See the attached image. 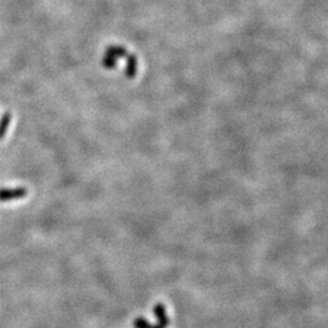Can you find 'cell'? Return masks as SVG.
I'll return each instance as SVG.
<instances>
[{
    "label": "cell",
    "instance_id": "6da1fadb",
    "mask_svg": "<svg viewBox=\"0 0 328 328\" xmlns=\"http://www.w3.org/2000/svg\"><path fill=\"white\" fill-rule=\"evenodd\" d=\"M28 195V190L25 187H15V189H0V202L20 200Z\"/></svg>",
    "mask_w": 328,
    "mask_h": 328
},
{
    "label": "cell",
    "instance_id": "7a4b0ae2",
    "mask_svg": "<svg viewBox=\"0 0 328 328\" xmlns=\"http://www.w3.org/2000/svg\"><path fill=\"white\" fill-rule=\"evenodd\" d=\"M153 311H154V315H156V317H157L158 326H159L160 328L168 327L169 326V318H168V316H167L166 306L160 303L157 304V305L153 307Z\"/></svg>",
    "mask_w": 328,
    "mask_h": 328
},
{
    "label": "cell",
    "instance_id": "3957f363",
    "mask_svg": "<svg viewBox=\"0 0 328 328\" xmlns=\"http://www.w3.org/2000/svg\"><path fill=\"white\" fill-rule=\"evenodd\" d=\"M137 72V60L134 54L127 55V68H125V75L128 78H134Z\"/></svg>",
    "mask_w": 328,
    "mask_h": 328
},
{
    "label": "cell",
    "instance_id": "277c9868",
    "mask_svg": "<svg viewBox=\"0 0 328 328\" xmlns=\"http://www.w3.org/2000/svg\"><path fill=\"white\" fill-rule=\"evenodd\" d=\"M105 54L111 55V56H113L116 58H119V57H127L128 51H127V49L124 48V46L110 45V46H107L106 52H105Z\"/></svg>",
    "mask_w": 328,
    "mask_h": 328
},
{
    "label": "cell",
    "instance_id": "5b68a950",
    "mask_svg": "<svg viewBox=\"0 0 328 328\" xmlns=\"http://www.w3.org/2000/svg\"><path fill=\"white\" fill-rule=\"evenodd\" d=\"M10 122H11V113L5 112L3 114L2 119H0V140L4 139L5 135H7Z\"/></svg>",
    "mask_w": 328,
    "mask_h": 328
},
{
    "label": "cell",
    "instance_id": "8992f818",
    "mask_svg": "<svg viewBox=\"0 0 328 328\" xmlns=\"http://www.w3.org/2000/svg\"><path fill=\"white\" fill-rule=\"evenodd\" d=\"M102 64H104V67L106 69H113L116 68L117 66V58L111 56V55H107L105 54L104 58H102Z\"/></svg>",
    "mask_w": 328,
    "mask_h": 328
},
{
    "label": "cell",
    "instance_id": "52a82bcc",
    "mask_svg": "<svg viewBox=\"0 0 328 328\" xmlns=\"http://www.w3.org/2000/svg\"><path fill=\"white\" fill-rule=\"evenodd\" d=\"M134 328H160L159 326H154V324H152L148 322L146 318L143 317H137L135 318V321H134Z\"/></svg>",
    "mask_w": 328,
    "mask_h": 328
}]
</instances>
